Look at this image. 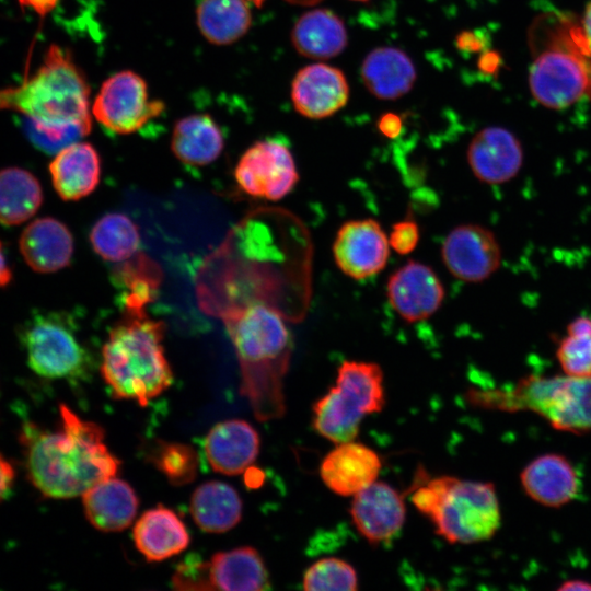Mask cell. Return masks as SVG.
<instances>
[{
	"label": "cell",
	"instance_id": "6da1fadb",
	"mask_svg": "<svg viewBox=\"0 0 591 591\" xmlns=\"http://www.w3.org/2000/svg\"><path fill=\"white\" fill-rule=\"evenodd\" d=\"M0 109L28 120L26 134L40 150L57 153L92 128L90 86L71 54L51 44L40 67L19 85L0 89Z\"/></svg>",
	"mask_w": 591,
	"mask_h": 591
},
{
	"label": "cell",
	"instance_id": "7a4b0ae2",
	"mask_svg": "<svg viewBox=\"0 0 591 591\" xmlns=\"http://www.w3.org/2000/svg\"><path fill=\"white\" fill-rule=\"evenodd\" d=\"M59 412V429L45 430L28 422L22 427L20 440L34 487L45 497L67 499L116 476L120 462L106 447L101 426L82 419L65 404Z\"/></svg>",
	"mask_w": 591,
	"mask_h": 591
},
{
	"label": "cell",
	"instance_id": "3957f363",
	"mask_svg": "<svg viewBox=\"0 0 591 591\" xmlns=\"http://www.w3.org/2000/svg\"><path fill=\"white\" fill-rule=\"evenodd\" d=\"M225 324L241 368V394L259 421L286 413L283 378L292 354V337L281 311L250 302L218 314Z\"/></svg>",
	"mask_w": 591,
	"mask_h": 591
},
{
	"label": "cell",
	"instance_id": "277c9868",
	"mask_svg": "<svg viewBox=\"0 0 591 591\" xmlns=\"http://www.w3.org/2000/svg\"><path fill=\"white\" fill-rule=\"evenodd\" d=\"M529 85L545 107L563 109L591 99V54L580 22L559 11L537 15L529 31Z\"/></svg>",
	"mask_w": 591,
	"mask_h": 591
},
{
	"label": "cell",
	"instance_id": "5b68a950",
	"mask_svg": "<svg viewBox=\"0 0 591 591\" xmlns=\"http://www.w3.org/2000/svg\"><path fill=\"white\" fill-rule=\"evenodd\" d=\"M164 324L146 310L126 311L102 348L101 373L112 395L140 406L162 394L173 381L165 357Z\"/></svg>",
	"mask_w": 591,
	"mask_h": 591
},
{
	"label": "cell",
	"instance_id": "8992f818",
	"mask_svg": "<svg viewBox=\"0 0 591 591\" xmlns=\"http://www.w3.org/2000/svg\"><path fill=\"white\" fill-rule=\"evenodd\" d=\"M471 401L501 410H530L560 431L591 430V376L530 375L511 390L471 391Z\"/></svg>",
	"mask_w": 591,
	"mask_h": 591
},
{
	"label": "cell",
	"instance_id": "52a82bcc",
	"mask_svg": "<svg viewBox=\"0 0 591 591\" xmlns=\"http://www.w3.org/2000/svg\"><path fill=\"white\" fill-rule=\"evenodd\" d=\"M384 403L381 367L346 360L338 368L335 386L313 404V428L336 444L352 441L362 418L381 412Z\"/></svg>",
	"mask_w": 591,
	"mask_h": 591
},
{
	"label": "cell",
	"instance_id": "ba28073f",
	"mask_svg": "<svg viewBox=\"0 0 591 591\" xmlns=\"http://www.w3.org/2000/svg\"><path fill=\"white\" fill-rule=\"evenodd\" d=\"M19 339L28 367L39 376L79 380L89 372L90 354L66 312H33L22 324Z\"/></svg>",
	"mask_w": 591,
	"mask_h": 591
},
{
	"label": "cell",
	"instance_id": "9c48e42d",
	"mask_svg": "<svg viewBox=\"0 0 591 591\" xmlns=\"http://www.w3.org/2000/svg\"><path fill=\"white\" fill-rule=\"evenodd\" d=\"M429 519L436 533L451 544L489 540L501 522L495 486L453 476Z\"/></svg>",
	"mask_w": 591,
	"mask_h": 591
},
{
	"label": "cell",
	"instance_id": "30bf717a",
	"mask_svg": "<svg viewBox=\"0 0 591 591\" xmlns=\"http://www.w3.org/2000/svg\"><path fill=\"white\" fill-rule=\"evenodd\" d=\"M163 111L164 103L151 100L146 81L130 70L106 79L92 105L95 119L119 135L140 130Z\"/></svg>",
	"mask_w": 591,
	"mask_h": 591
},
{
	"label": "cell",
	"instance_id": "8fae6325",
	"mask_svg": "<svg viewBox=\"0 0 591 591\" xmlns=\"http://www.w3.org/2000/svg\"><path fill=\"white\" fill-rule=\"evenodd\" d=\"M234 176L247 195L271 201L287 196L299 181L291 151L274 139L253 143L240 158Z\"/></svg>",
	"mask_w": 591,
	"mask_h": 591
},
{
	"label": "cell",
	"instance_id": "7c38bea8",
	"mask_svg": "<svg viewBox=\"0 0 591 591\" xmlns=\"http://www.w3.org/2000/svg\"><path fill=\"white\" fill-rule=\"evenodd\" d=\"M337 267L348 277L370 278L387 264L390 243L380 223L371 218L345 222L337 231L333 247Z\"/></svg>",
	"mask_w": 591,
	"mask_h": 591
},
{
	"label": "cell",
	"instance_id": "4fadbf2b",
	"mask_svg": "<svg viewBox=\"0 0 591 591\" xmlns=\"http://www.w3.org/2000/svg\"><path fill=\"white\" fill-rule=\"evenodd\" d=\"M441 256L447 269L455 278L479 282L499 268L501 250L490 230L466 223L448 233L442 243Z\"/></svg>",
	"mask_w": 591,
	"mask_h": 591
},
{
	"label": "cell",
	"instance_id": "5bb4252c",
	"mask_svg": "<svg viewBox=\"0 0 591 591\" xmlns=\"http://www.w3.org/2000/svg\"><path fill=\"white\" fill-rule=\"evenodd\" d=\"M444 294L443 285L436 271L415 260L396 269L386 283L389 303L408 323L432 316L442 305Z\"/></svg>",
	"mask_w": 591,
	"mask_h": 591
},
{
	"label": "cell",
	"instance_id": "9a60e30c",
	"mask_svg": "<svg viewBox=\"0 0 591 591\" xmlns=\"http://www.w3.org/2000/svg\"><path fill=\"white\" fill-rule=\"evenodd\" d=\"M350 515L358 532L372 545L389 542L402 529L403 495L384 482H374L354 495Z\"/></svg>",
	"mask_w": 591,
	"mask_h": 591
},
{
	"label": "cell",
	"instance_id": "2e32d148",
	"mask_svg": "<svg viewBox=\"0 0 591 591\" xmlns=\"http://www.w3.org/2000/svg\"><path fill=\"white\" fill-rule=\"evenodd\" d=\"M349 85L341 70L326 63L309 65L298 71L291 85L296 111L310 119H322L343 108Z\"/></svg>",
	"mask_w": 591,
	"mask_h": 591
},
{
	"label": "cell",
	"instance_id": "e0dca14e",
	"mask_svg": "<svg viewBox=\"0 0 591 591\" xmlns=\"http://www.w3.org/2000/svg\"><path fill=\"white\" fill-rule=\"evenodd\" d=\"M467 162L480 182L502 184L520 171L523 162L522 146L508 129L486 127L472 138L467 149Z\"/></svg>",
	"mask_w": 591,
	"mask_h": 591
},
{
	"label": "cell",
	"instance_id": "ac0fdd59",
	"mask_svg": "<svg viewBox=\"0 0 591 591\" xmlns=\"http://www.w3.org/2000/svg\"><path fill=\"white\" fill-rule=\"evenodd\" d=\"M381 466L375 451L352 440L338 443L326 454L320 475L333 493L354 496L376 480Z\"/></svg>",
	"mask_w": 591,
	"mask_h": 591
},
{
	"label": "cell",
	"instance_id": "d6986e66",
	"mask_svg": "<svg viewBox=\"0 0 591 591\" xmlns=\"http://www.w3.org/2000/svg\"><path fill=\"white\" fill-rule=\"evenodd\" d=\"M19 248L28 267L47 274L70 265L74 241L63 222L53 217H43L25 227L19 240Z\"/></svg>",
	"mask_w": 591,
	"mask_h": 591
},
{
	"label": "cell",
	"instance_id": "ffe728a7",
	"mask_svg": "<svg viewBox=\"0 0 591 591\" xmlns=\"http://www.w3.org/2000/svg\"><path fill=\"white\" fill-rule=\"evenodd\" d=\"M259 434L241 419L213 426L205 439V454L215 472L237 475L248 468L259 453Z\"/></svg>",
	"mask_w": 591,
	"mask_h": 591
},
{
	"label": "cell",
	"instance_id": "44dd1931",
	"mask_svg": "<svg viewBox=\"0 0 591 591\" xmlns=\"http://www.w3.org/2000/svg\"><path fill=\"white\" fill-rule=\"evenodd\" d=\"M56 193L63 200L90 195L101 179V158L89 142H73L58 151L49 164Z\"/></svg>",
	"mask_w": 591,
	"mask_h": 591
},
{
	"label": "cell",
	"instance_id": "7402d4cb",
	"mask_svg": "<svg viewBox=\"0 0 591 591\" xmlns=\"http://www.w3.org/2000/svg\"><path fill=\"white\" fill-rule=\"evenodd\" d=\"M526 495L547 507H560L578 494L579 478L575 467L563 455L548 453L529 463L521 473Z\"/></svg>",
	"mask_w": 591,
	"mask_h": 591
},
{
	"label": "cell",
	"instance_id": "603a6c76",
	"mask_svg": "<svg viewBox=\"0 0 591 591\" xmlns=\"http://www.w3.org/2000/svg\"><path fill=\"white\" fill-rule=\"evenodd\" d=\"M89 522L103 532L128 528L138 510L139 500L132 487L115 476L103 479L82 495Z\"/></svg>",
	"mask_w": 591,
	"mask_h": 591
},
{
	"label": "cell",
	"instance_id": "cb8c5ba5",
	"mask_svg": "<svg viewBox=\"0 0 591 591\" xmlns=\"http://www.w3.org/2000/svg\"><path fill=\"white\" fill-rule=\"evenodd\" d=\"M360 73L368 91L380 100H396L407 94L417 77L412 58L392 46L371 50L362 61Z\"/></svg>",
	"mask_w": 591,
	"mask_h": 591
},
{
	"label": "cell",
	"instance_id": "d4e9b609",
	"mask_svg": "<svg viewBox=\"0 0 591 591\" xmlns=\"http://www.w3.org/2000/svg\"><path fill=\"white\" fill-rule=\"evenodd\" d=\"M137 549L149 561H161L183 552L190 537L181 518L171 509L158 506L146 511L132 531Z\"/></svg>",
	"mask_w": 591,
	"mask_h": 591
},
{
	"label": "cell",
	"instance_id": "484cf974",
	"mask_svg": "<svg viewBox=\"0 0 591 591\" xmlns=\"http://www.w3.org/2000/svg\"><path fill=\"white\" fill-rule=\"evenodd\" d=\"M211 590L262 591L270 589L269 575L259 553L250 546L216 553L207 561Z\"/></svg>",
	"mask_w": 591,
	"mask_h": 591
},
{
	"label": "cell",
	"instance_id": "4316f807",
	"mask_svg": "<svg viewBox=\"0 0 591 591\" xmlns=\"http://www.w3.org/2000/svg\"><path fill=\"white\" fill-rule=\"evenodd\" d=\"M296 50L308 58L325 60L347 46L344 21L328 9H314L301 15L291 33Z\"/></svg>",
	"mask_w": 591,
	"mask_h": 591
},
{
	"label": "cell",
	"instance_id": "83f0119b",
	"mask_svg": "<svg viewBox=\"0 0 591 591\" xmlns=\"http://www.w3.org/2000/svg\"><path fill=\"white\" fill-rule=\"evenodd\" d=\"M224 136L208 114H192L176 121L171 149L183 163L194 166L210 164L221 154Z\"/></svg>",
	"mask_w": 591,
	"mask_h": 591
},
{
	"label": "cell",
	"instance_id": "f1b7e54d",
	"mask_svg": "<svg viewBox=\"0 0 591 591\" xmlns=\"http://www.w3.org/2000/svg\"><path fill=\"white\" fill-rule=\"evenodd\" d=\"M189 509L195 523L202 531L222 533L240 522L242 500L230 485L211 480L195 489Z\"/></svg>",
	"mask_w": 591,
	"mask_h": 591
},
{
	"label": "cell",
	"instance_id": "f546056e",
	"mask_svg": "<svg viewBox=\"0 0 591 591\" xmlns=\"http://www.w3.org/2000/svg\"><path fill=\"white\" fill-rule=\"evenodd\" d=\"M202 36L216 45H229L248 31L252 14L247 0H201L196 10Z\"/></svg>",
	"mask_w": 591,
	"mask_h": 591
},
{
	"label": "cell",
	"instance_id": "4dcf8cb0",
	"mask_svg": "<svg viewBox=\"0 0 591 591\" xmlns=\"http://www.w3.org/2000/svg\"><path fill=\"white\" fill-rule=\"evenodd\" d=\"M43 202L38 179L27 170L5 167L0 170V223L19 225L32 218Z\"/></svg>",
	"mask_w": 591,
	"mask_h": 591
},
{
	"label": "cell",
	"instance_id": "1f68e13d",
	"mask_svg": "<svg viewBox=\"0 0 591 591\" xmlns=\"http://www.w3.org/2000/svg\"><path fill=\"white\" fill-rule=\"evenodd\" d=\"M90 242L94 252L108 262H125L132 257L140 244L138 227L125 213L109 212L92 227Z\"/></svg>",
	"mask_w": 591,
	"mask_h": 591
},
{
	"label": "cell",
	"instance_id": "d6a6232c",
	"mask_svg": "<svg viewBox=\"0 0 591 591\" xmlns=\"http://www.w3.org/2000/svg\"><path fill=\"white\" fill-rule=\"evenodd\" d=\"M161 279V269L144 254L125 260L118 270V280L124 287L125 311L146 310L147 304L153 301Z\"/></svg>",
	"mask_w": 591,
	"mask_h": 591
},
{
	"label": "cell",
	"instance_id": "836d02e7",
	"mask_svg": "<svg viewBox=\"0 0 591 591\" xmlns=\"http://www.w3.org/2000/svg\"><path fill=\"white\" fill-rule=\"evenodd\" d=\"M556 356L565 374L591 376V317L580 316L570 322Z\"/></svg>",
	"mask_w": 591,
	"mask_h": 591
},
{
	"label": "cell",
	"instance_id": "e575fe53",
	"mask_svg": "<svg viewBox=\"0 0 591 591\" xmlns=\"http://www.w3.org/2000/svg\"><path fill=\"white\" fill-rule=\"evenodd\" d=\"M149 460L174 486L192 483L198 472V455L190 445L181 442L157 441Z\"/></svg>",
	"mask_w": 591,
	"mask_h": 591
},
{
	"label": "cell",
	"instance_id": "d590c367",
	"mask_svg": "<svg viewBox=\"0 0 591 591\" xmlns=\"http://www.w3.org/2000/svg\"><path fill=\"white\" fill-rule=\"evenodd\" d=\"M303 589L308 591H355L358 576L347 561L326 557L312 564L304 572Z\"/></svg>",
	"mask_w": 591,
	"mask_h": 591
},
{
	"label": "cell",
	"instance_id": "8d00e7d4",
	"mask_svg": "<svg viewBox=\"0 0 591 591\" xmlns=\"http://www.w3.org/2000/svg\"><path fill=\"white\" fill-rule=\"evenodd\" d=\"M172 586L181 591H210L207 561L189 555L179 563L172 576Z\"/></svg>",
	"mask_w": 591,
	"mask_h": 591
},
{
	"label": "cell",
	"instance_id": "74e56055",
	"mask_svg": "<svg viewBox=\"0 0 591 591\" xmlns=\"http://www.w3.org/2000/svg\"><path fill=\"white\" fill-rule=\"evenodd\" d=\"M420 240L418 224L412 218H405L393 224L389 243L390 247L401 255L412 253Z\"/></svg>",
	"mask_w": 591,
	"mask_h": 591
},
{
	"label": "cell",
	"instance_id": "f35d334b",
	"mask_svg": "<svg viewBox=\"0 0 591 591\" xmlns=\"http://www.w3.org/2000/svg\"><path fill=\"white\" fill-rule=\"evenodd\" d=\"M376 127L382 136L394 139L401 135L403 121L397 114L385 113L379 118Z\"/></svg>",
	"mask_w": 591,
	"mask_h": 591
},
{
	"label": "cell",
	"instance_id": "ab89813d",
	"mask_svg": "<svg viewBox=\"0 0 591 591\" xmlns=\"http://www.w3.org/2000/svg\"><path fill=\"white\" fill-rule=\"evenodd\" d=\"M15 478L11 463L0 453V501L4 500L12 491Z\"/></svg>",
	"mask_w": 591,
	"mask_h": 591
},
{
	"label": "cell",
	"instance_id": "60d3db41",
	"mask_svg": "<svg viewBox=\"0 0 591 591\" xmlns=\"http://www.w3.org/2000/svg\"><path fill=\"white\" fill-rule=\"evenodd\" d=\"M456 46L461 50L474 53L482 47V40L476 33L466 31L456 36Z\"/></svg>",
	"mask_w": 591,
	"mask_h": 591
},
{
	"label": "cell",
	"instance_id": "b9f144b4",
	"mask_svg": "<svg viewBox=\"0 0 591 591\" xmlns=\"http://www.w3.org/2000/svg\"><path fill=\"white\" fill-rule=\"evenodd\" d=\"M22 8L32 9L40 16L48 14L55 9L58 0H18Z\"/></svg>",
	"mask_w": 591,
	"mask_h": 591
},
{
	"label": "cell",
	"instance_id": "7bdbcfd3",
	"mask_svg": "<svg viewBox=\"0 0 591 591\" xmlns=\"http://www.w3.org/2000/svg\"><path fill=\"white\" fill-rule=\"evenodd\" d=\"M579 22L587 47L591 54V1L587 4L583 16Z\"/></svg>",
	"mask_w": 591,
	"mask_h": 591
},
{
	"label": "cell",
	"instance_id": "ee69618b",
	"mask_svg": "<svg viewBox=\"0 0 591 591\" xmlns=\"http://www.w3.org/2000/svg\"><path fill=\"white\" fill-rule=\"evenodd\" d=\"M12 280V270L8 264L3 245L0 241V288H4Z\"/></svg>",
	"mask_w": 591,
	"mask_h": 591
},
{
	"label": "cell",
	"instance_id": "f6af8a7d",
	"mask_svg": "<svg viewBox=\"0 0 591 591\" xmlns=\"http://www.w3.org/2000/svg\"><path fill=\"white\" fill-rule=\"evenodd\" d=\"M559 591H576V590H591V583L582 580H570L564 582L559 588Z\"/></svg>",
	"mask_w": 591,
	"mask_h": 591
},
{
	"label": "cell",
	"instance_id": "bcb514c9",
	"mask_svg": "<svg viewBox=\"0 0 591 591\" xmlns=\"http://www.w3.org/2000/svg\"><path fill=\"white\" fill-rule=\"evenodd\" d=\"M497 57L494 53L487 54L486 56H483V58L479 61V67L485 71H494L497 63H496Z\"/></svg>",
	"mask_w": 591,
	"mask_h": 591
},
{
	"label": "cell",
	"instance_id": "7dc6e473",
	"mask_svg": "<svg viewBox=\"0 0 591 591\" xmlns=\"http://www.w3.org/2000/svg\"><path fill=\"white\" fill-rule=\"evenodd\" d=\"M248 2H252L256 7H262L265 0H247Z\"/></svg>",
	"mask_w": 591,
	"mask_h": 591
},
{
	"label": "cell",
	"instance_id": "c3c4849f",
	"mask_svg": "<svg viewBox=\"0 0 591 591\" xmlns=\"http://www.w3.org/2000/svg\"><path fill=\"white\" fill-rule=\"evenodd\" d=\"M356 1H366V0H356Z\"/></svg>",
	"mask_w": 591,
	"mask_h": 591
}]
</instances>
